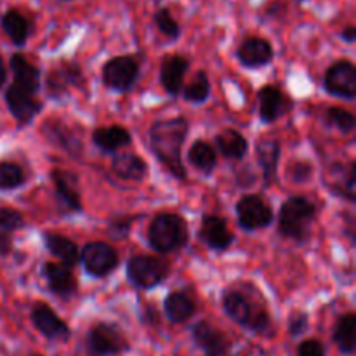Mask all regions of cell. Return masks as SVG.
Returning <instances> with one entry per match:
<instances>
[{
	"instance_id": "cell-40",
	"label": "cell",
	"mask_w": 356,
	"mask_h": 356,
	"mask_svg": "<svg viewBox=\"0 0 356 356\" xmlns=\"http://www.w3.org/2000/svg\"><path fill=\"white\" fill-rule=\"evenodd\" d=\"M313 167L309 162H296L291 167V176L294 183H306L312 177Z\"/></svg>"
},
{
	"instance_id": "cell-17",
	"label": "cell",
	"mask_w": 356,
	"mask_h": 356,
	"mask_svg": "<svg viewBox=\"0 0 356 356\" xmlns=\"http://www.w3.org/2000/svg\"><path fill=\"white\" fill-rule=\"evenodd\" d=\"M83 83L82 70L75 63H63L59 68L51 72L45 80L51 97H61L68 92V87H79Z\"/></svg>"
},
{
	"instance_id": "cell-36",
	"label": "cell",
	"mask_w": 356,
	"mask_h": 356,
	"mask_svg": "<svg viewBox=\"0 0 356 356\" xmlns=\"http://www.w3.org/2000/svg\"><path fill=\"white\" fill-rule=\"evenodd\" d=\"M24 226V218L21 212L9 207H0V229L3 232H16Z\"/></svg>"
},
{
	"instance_id": "cell-39",
	"label": "cell",
	"mask_w": 356,
	"mask_h": 356,
	"mask_svg": "<svg viewBox=\"0 0 356 356\" xmlns=\"http://www.w3.org/2000/svg\"><path fill=\"white\" fill-rule=\"evenodd\" d=\"M325 346L318 339H306L296 350V356H325Z\"/></svg>"
},
{
	"instance_id": "cell-7",
	"label": "cell",
	"mask_w": 356,
	"mask_h": 356,
	"mask_svg": "<svg viewBox=\"0 0 356 356\" xmlns=\"http://www.w3.org/2000/svg\"><path fill=\"white\" fill-rule=\"evenodd\" d=\"M103 83L111 90L125 92L134 87L139 76V61L134 56H117L103 66Z\"/></svg>"
},
{
	"instance_id": "cell-16",
	"label": "cell",
	"mask_w": 356,
	"mask_h": 356,
	"mask_svg": "<svg viewBox=\"0 0 356 356\" xmlns=\"http://www.w3.org/2000/svg\"><path fill=\"white\" fill-rule=\"evenodd\" d=\"M190 68V61L184 56H167L160 65V83L169 96H179L184 83V75Z\"/></svg>"
},
{
	"instance_id": "cell-23",
	"label": "cell",
	"mask_w": 356,
	"mask_h": 356,
	"mask_svg": "<svg viewBox=\"0 0 356 356\" xmlns=\"http://www.w3.org/2000/svg\"><path fill=\"white\" fill-rule=\"evenodd\" d=\"M44 245L51 256L61 261L63 266L72 268L75 264H79L80 252L79 247H76V243L73 240L58 235V233H44Z\"/></svg>"
},
{
	"instance_id": "cell-19",
	"label": "cell",
	"mask_w": 356,
	"mask_h": 356,
	"mask_svg": "<svg viewBox=\"0 0 356 356\" xmlns=\"http://www.w3.org/2000/svg\"><path fill=\"white\" fill-rule=\"evenodd\" d=\"M42 273H44L45 282H47L49 291L58 296V298L68 299L76 294V280L72 271H70V268L58 263H45Z\"/></svg>"
},
{
	"instance_id": "cell-2",
	"label": "cell",
	"mask_w": 356,
	"mask_h": 356,
	"mask_svg": "<svg viewBox=\"0 0 356 356\" xmlns=\"http://www.w3.org/2000/svg\"><path fill=\"white\" fill-rule=\"evenodd\" d=\"M188 242L186 221L174 212H162L152 219L148 243L155 252L170 254L183 249Z\"/></svg>"
},
{
	"instance_id": "cell-20",
	"label": "cell",
	"mask_w": 356,
	"mask_h": 356,
	"mask_svg": "<svg viewBox=\"0 0 356 356\" xmlns=\"http://www.w3.org/2000/svg\"><path fill=\"white\" fill-rule=\"evenodd\" d=\"M51 179L54 183L56 193H58L59 200L73 212H82V198H80V188H79V177L75 174L68 172V170L54 169L51 172Z\"/></svg>"
},
{
	"instance_id": "cell-9",
	"label": "cell",
	"mask_w": 356,
	"mask_h": 356,
	"mask_svg": "<svg viewBox=\"0 0 356 356\" xmlns=\"http://www.w3.org/2000/svg\"><path fill=\"white\" fill-rule=\"evenodd\" d=\"M238 225L245 232H257L268 228L273 222V211L270 205L257 195H245L236 204Z\"/></svg>"
},
{
	"instance_id": "cell-11",
	"label": "cell",
	"mask_w": 356,
	"mask_h": 356,
	"mask_svg": "<svg viewBox=\"0 0 356 356\" xmlns=\"http://www.w3.org/2000/svg\"><path fill=\"white\" fill-rule=\"evenodd\" d=\"M191 339L204 356H226L232 350L229 337L205 320L191 327Z\"/></svg>"
},
{
	"instance_id": "cell-33",
	"label": "cell",
	"mask_w": 356,
	"mask_h": 356,
	"mask_svg": "<svg viewBox=\"0 0 356 356\" xmlns=\"http://www.w3.org/2000/svg\"><path fill=\"white\" fill-rule=\"evenodd\" d=\"M24 183H26V176L21 165L14 162H0V190H16Z\"/></svg>"
},
{
	"instance_id": "cell-13",
	"label": "cell",
	"mask_w": 356,
	"mask_h": 356,
	"mask_svg": "<svg viewBox=\"0 0 356 356\" xmlns=\"http://www.w3.org/2000/svg\"><path fill=\"white\" fill-rule=\"evenodd\" d=\"M6 104L9 108L10 115L19 122L21 125H26L40 113L42 103L33 96L17 86H9L6 90Z\"/></svg>"
},
{
	"instance_id": "cell-35",
	"label": "cell",
	"mask_w": 356,
	"mask_h": 356,
	"mask_svg": "<svg viewBox=\"0 0 356 356\" xmlns=\"http://www.w3.org/2000/svg\"><path fill=\"white\" fill-rule=\"evenodd\" d=\"M153 21H155V26L163 37H167L169 40H177L181 37V26L174 16L170 14V10L167 7H162L155 13L153 16Z\"/></svg>"
},
{
	"instance_id": "cell-3",
	"label": "cell",
	"mask_w": 356,
	"mask_h": 356,
	"mask_svg": "<svg viewBox=\"0 0 356 356\" xmlns=\"http://www.w3.org/2000/svg\"><path fill=\"white\" fill-rule=\"evenodd\" d=\"M316 218V207L305 197H291L282 204L278 212V228L285 238L305 240Z\"/></svg>"
},
{
	"instance_id": "cell-1",
	"label": "cell",
	"mask_w": 356,
	"mask_h": 356,
	"mask_svg": "<svg viewBox=\"0 0 356 356\" xmlns=\"http://www.w3.org/2000/svg\"><path fill=\"white\" fill-rule=\"evenodd\" d=\"M190 124L184 117L159 120L149 127L148 146L155 159L172 174L176 179H186V169L181 159L184 139H186Z\"/></svg>"
},
{
	"instance_id": "cell-14",
	"label": "cell",
	"mask_w": 356,
	"mask_h": 356,
	"mask_svg": "<svg viewBox=\"0 0 356 356\" xmlns=\"http://www.w3.org/2000/svg\"><path fill=\"white\" fill-rule=\"evenodd\" d=\"M198 236L209 249L218 250V252H225L235 240L226 221L219 216H204L200 229H198Z\"/></svg>"
},
{
	"instance_id": "cell-30",
	"label": "cell",
	"mask_w": 356,
	"mask_h": 356,
	"mask_svg": "<svg viewBox=\"0 0 356 356\" xmlns=\"http://www.w3.org/2000/svg\"><path fill=\"white\" fill-rule=\"evenodd\" d=\"M188 162L200 172L211 174L218 165V153L209 143L195 141L188 152Z\"/></svg>"
},
{
	"instance_id": "cell-37",
	"label": "cell",
	"mask_w": 356,
	"mask_h": 356,
	"mask_svg": "<svg viewBox=\"0 0 356 356\" xmlns=\"http://www.w3.org/2000/svg\"><path fill=\"white\" fill-rule=\"evenodd\" d=\"M132 222L134 218L131 216H122V218H115L108 222V235L115 240H122L131 233Z\"/></svg>"
},
{
	"instance_id": "cell-8",
	"label": "cell",
	"mask_w": 356,
	"mask_h": 356,
	"mask_svg": "<svg viewBox=\"0 0 356 356\" xmlns=\"http://www.w3.org/2000/svg\"><path fill=\"white\" fill-rule=\"evenodd\" d=\"M83 270L94 278H104L118 266V254L104 242H89L80 252Z\"/></svg>"
},
{
	"instance_id": "cell-21",
	"label": "cell",
	"mask_w": 356,
	"mask_h": 356,
	"mask_svg": "<svg viewBox=\"0 0 356 356\" xmlns=\"http://www.w3.org/2000/svg\"><path fill=\"white\" fill-rule=\"evenodd\" d=\"M256 159L263 172L264 186H271L277 179L278 160H280V143L277 139L264 138L256 146Z\"/></svg>"
},
{
	"instance_id": "cell-41",
	"label": "cell",
	"mask_w": 356,
	"mask_h": 356,
	"mask_svg": "<svg viewBox=\"0 0 356 356\" xmlns=\"http://www.w3.org/2000/svg\"><path fill=\"white\" fill-rule=\"evenodd\" d=\"M13 250V235L0 229V256H7Z\"/></svg>"
},
{
	"instance_id": "cell-45",
	"label": "cell",
	"mask_w": 356,
	"mask_h": 356,
	"mask_svg": "<svg viewBox=\"0 0 356 356\" xmlns=\"http://www.w3.org/2000/svg\"><path fill=\"white\" fill-rule=\"evenodd\" d=\"M31 356H42V355H31Z\"/></svg>"
},
{
	"instance_id": "cell-34",
	"label": "cell",
	"mask_w": 356,
	"mask_h": 356,
	"mask_svg": "<svg viewBox=\"0 0 356 356\" xmlns=\"http://www.w3.org/2000/svg\"><path fill=\"white\" fill-rule=\"evenodd\" d=\"M325 122L330 127H336L337 131H341L343 134H350L355 131L356 127V118L351 111L344 110V108L332 106L327 108L325 111Z\"/></svg>"
},
{
	"instance_id": "cell-15",
	"label": "cell",
	"mask_w": 356,
	"mask_h": 356,
	"mask_svg": "<svg viewBox=\"0 0 356 356\" xmlns=\"http://www.w3.org/2000/svg\"><path fill=\"white\" fill-rule=\"evenodd\" d=\"M273 45L261 37H250L240 44L238 51H236V58L242 63L245 68L256 70L263 68V66L270 65L273 61Z\"/></svg>"
},
{
	"instance_id": "cell-12",
	"label": "cell",
	"mask_w": 356,
	"mask_h": 356,
	"mask_svg": "<svg viewBox=\"0 0 356 356\" xmlns=\"http://www.w3.org/2000/svg\"><path fill=\"white\" fill-rule=\"evenodd\" d=\"M31 323H33L35 329L49 341H68L72 336V330H70L68 323L63 322L58 315H56L54 309L49 308L44 302H37L31 309Z\"/></svg>"
},
{
	"instance_id": "cell-42",
	"label": "cell",
	"mask_w": 356,
	"mask_h": 356,
	"mask_svg": "<svg viewBox=\"0 0 356 356\" xmlns=\"http://www.w3.org/2000/svg\"><path fill=\"white\" fill-rule=\"evenodd\" d=\"M341 38L348 44H353L356 40V28L355 26H346L343 31H341Z\"/></svg>"
},
{
	"instance_id": "cell-24",
	"label": "cell",
	"mask_w": 356,
	"mask_h": 356,
	"mask_svg": "<svg viewBox=\"0 0 356 356\" xmlns=\"http://www.w3.org/2000/svg\"><path fill=\"white\" fill-rule=\"evenodd\" d=\"M92 143L103 153H115L117 149L125 148L132 143L131 132L122 125L99 127L92 132Z\"/></svg>"
},
{
	"instance_id": "cell-46",
	"label": "cell",
	"mask_w": 356,
	"mask_h": 356,
	"mask_svg": "<svg viewBox=\"0 0 356 356\" xmlns=\"http://www.w3.org/2000/svg\"><path fill=\"white\" fill-rule=\"evenodd\" d=\"M63 2H70V0H63Z\"/></svg>"
},
{
	"instance_id": "cell-38",
	"label": "cell",
	"mask_w": 356,
	"mask_h": 356,
	"mask_svg": "<svg viewBox=\"0 0 356 356\" xmlns=\"http://www.w3.org/2000/svg\"><path fill=\"white\" fill-rule=\"evenodd\" d=\"M309 327V318L305 312H294L289 316L287 329L291 337H301L302 334H306Z\"/></svg>"
},
{
	"instance_id": "cell-22",
	"label": "cell",
	"mask_w": 356,
	"mask_h": 356,
	"mask_svg": "<svg viewBox=\"0 0 356 356\" xmlns=\"http://www.w3.org/2000/svg\"><path fill=\"white\" fill-rule=\"evenodd\" d=\"M9 65L14 75V86L21 87L30 94H35L40 89V70L31 65L23 54L10 56Z\"/></svg>"
},
{
	"instance_id": "cell-29",
	"label": "cell",
	"mask_w": 356,
	"mask_h": 356,
	"mask_svg": "<svg viewBox=\"0 0 356 356\" xmlns=\"http://www.w3.org/2000/svg\"><path fill=\"white\" fill-rule=\"evenodd\" d=\"M334 343L343 355H353L356 348V316L346 313L341 316L334 329Z\"/></svg>"
},
{
	"instance_id": "cell-31",
	"label": "cell",
	"mask_w": 356,
	"mask_h": 356,
	"mask_svg": "<svg viewBox=\"0 0 356 356\" xmlns=\"http://www.w3.org/2000/svg\"><path fill=\"white\" fill-rule=\"evenodd\" d=\"M44 132L49 138V141H54L61 146L63 149L70 153H75L76 149H82V145H80V139L75 138L73 132H70L68 127H65L63 124L54 120H47L44 124Z\"/></svg>"
},
{
	"instance_id": "cell-4",
	"label": "cell",
	"mask_w": 356,
	"mask_h": 356,
	"mask_svg": "<svg viewBox=\"0 0 356 356\" xmlns=\"http://www.w3.org/2000/svg\"><path fill=\"white\" fill-rule=\"evenodd\" d=\"M222 308L228 318L245 327L254 334H264L270 330L271 318L266 308H254L252 302L238 291H228L222 296Z\"/></svg>"
},
{
	"instance_id": "cell-6",
	"label": "cell",
	"mask_w": 356,
	"mask_h": 356,
	"mask_svg": "<svg viewBox=\"0 0 356 356\" xmlns=\"http://www.w3.org/2000/svg\"><path fill=\"white\" fill-rule=\"evenodd\" d=\"M169 275V266L162 259L152 256H132L127 261V278L134 287L152 291L163 284Z\"/></svg>"
},
{
	"instance_id": "cell-43",
	"label": "cell",
	"mask_w": 356,
	"mask_h": 356,
	"mask_svg": "<svg viewBox=\"0 0 356 356\" xmlns=\"http://www.w3.org/2000/svg\"><path fill=\"white\" fill-rule=\"evenodd\" d=\"M145 318L149 325H156V323H159V312H155L152 306H148V309H146L145 313Z\"/></svg>"
},
{
	"instance_id": "cell-27",
	"label": "cell",
	"mask_w": 356,
	"mask_h": 356,
	"mask_svg": "<svg viewBox=\"0 0 356 356\" xmlns=\"http://www.w3.org/2000/svg\"><path fill=\"white\" fill-rule=\"evenodd\" d=\"M111 169L124 181H143L148 172L145 160L134 153H120L115 156L111 162Z\"/></svg>"
},
{
	"instance_id": "cell-28",
	"label": "cell",
	"mask_w": 356,
	"mask_h": 356,
	"mask_svg": "<svg viewBox=\"0 0 356 356\" xmlns=\"http://www.w3.org/2000/svg\"><path fill=\"white\" fill-rule=\"evenodd\" d=\"M216 146L222 156L229 160H242L249 152V143L238 131L226 129L216 136Z\"/></svg>"
},
{
	"instance_id": "cell-5",
	"label": "cell",
	"mask_w": 356,
	"mask_h": 356,
	"mask_svg": "<svg viewBox=\"0 0 356 356\" xmlns=\"http://www.w3.org/2000/svg\"><path fill=\"white\" fill-rule=\"evenodd\" d=\"M86 348L90 356H118L129 351V341L113 323H94L86 336Z\"/></svg>"
},
{
	"instance_id": "cell-10",
	"label": "cell",
	"mask_w": 356,
	"mask_h": 356,
	"mask_svg": "<svg viewBox=\"0 0 356 356\" xmlns=\"http://www.w3.org/2000/svg\"><path fill=\"white\" fill-rule=\"evenodd\" d=\"M323 87L329 94L344 99H355L356 96V68L348 59H341L327 68L323 76Z\"/></svg>"
},
{
	"instance_id": "cell-44",
	"label": "cell",
	"mask_w": 356,
	"mask_h": 356,
	"mask_svg": "<svg viewBox=\"0 0 356 356\" xmlns=\"http://www.w3.org/2000/svg\"><path fill=\"white\" fill-rule=\"evenodd\" d=\"M7 80V68H6V63H3L2 56H0V87L6 83Z\"/></svg>"
},
{
	"instance_id": "cell-26",
	"label": "cell",
	"mask_w": 356,
	"mask_h": 356,
	"mask_svg": "<svg viewBox=\"0 0 356 356\" xmlns=\"http://www.w3.org/2000/svg\"><path fill=\"white\" fill-rule=\"evenodd\" d=\"M0 24H2L3 33L9 37V40L14 45L23 47L26 44L28 37L31 33V23L28 21V17L24 14H21L17 9L6 10L2 19H0Z\"/></svg>"
},
{
	"instance_id": "cell-25",
	"label": "cell",
	"mask_w": 356,
	"mask_h": 356,
	"mask_svg": "<svg viewBox=\"0 0 356 356\" xmlns=\"http://www.w3.org/2000/svg\"><path fill=\"white\" fill-rule=\"evenodd\" d=\"M197 306L186 292H170L163 301V313L172 323H186L188 320L193 318Z\"/></svg>"
},
{
	"instance_id": "cell-32",
	"label": "cell",
	"mask_w": 356,
	"mask_h": 356,
	"mask_svg": "<svg viewBox=\"0 0 356 356\" xmlns=\"http://www.w3.org/2000/svg\"><path fill=\"white\" fill-rule=\"evenodd\" d=\"M209 96H211V80H209L207 73L202 70L195 75L190 86H186V89H184V99L188 103L202 104L209 99Z\"/></svg>"
},
{
	"instance_id": "cell-18",
	"label": "cell",
	"mask_w": 356,
	"mask_h": 356,
	"mask_svg": "<svg viewBox=\"0 0 356 356\" xmlns=\"http://www.w3.org/2000/svg\"><path fill=\"white\" fill-rule=\"evenodd\" d=\"M259 99V118L264 124H273L291 108V101L284 96L278 87L264 86L257 94Z\"/></svg>"
}]
</instances>
